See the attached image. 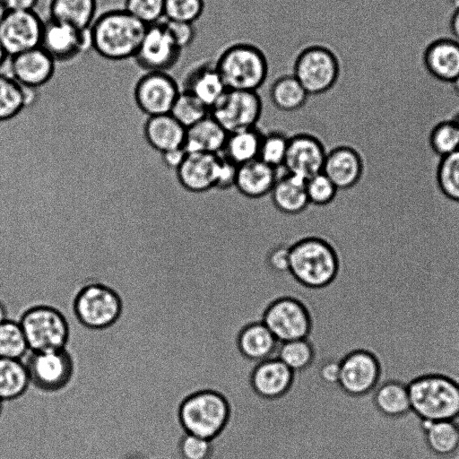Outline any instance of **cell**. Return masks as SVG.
<instances>
[{"label":"cell","instance_id":"obj_22","mask_svg":"<svg viewBox=\"0 0 459 459\" xmlns=\"http://www.w3.org/2000/svg\"><path fill=\"white\" fill-rule=\"evenodd\" d=\"M428 73L442 82H453L459 75V42L439 38L430 42L423 53Z\"/></svg>","mask_w":459,"mask_h":459},{"label":"cell","instance_id":"obj_19","mask_svg":"<svg viewBox=\"0 0 459 459\" xmlns=\"http://www.w3.org/2000/svg\"><path fill=\"white\" fill-rule=\"evenodd\" d=\"M322 172L338 190L356 186L364 173V161L359 152L350 145H338L326 152Z\"/></svg>","mask_w":459,"mask_h":459},{"label":"cell","instance_id":"obj_21","mask_svg":"<svg viewBox=\"0 0 459 459\" xmlns=\"http://www.w3.org/2000/svg\"><path fill=\"white\" fill-rule=\"evenodd\" d=\"M180 90L187 91L211 108L227 90L214 61L201 60L186 73Z\"/></svg>","mask_w":459,"mask_h":459},{"label":"cell","instance_id":"obj_56","mask_svg":"<svg viewBox=\"0 0 459 459\" xmlns=\"http://www.w3.org/2000/svg\"><path fill=\"white\" fill-rule=\"evenodd\" d=\"M123 459H145V458L140 455L133 454V455H126Z\"/></svg>","mask_w":459,"mask_h":459},{"label":"cell","instance_id":"obj_43","mask_svg":"<svg viewBox=\"0 0 459 459\" xmlns=\"http://www.w3.org/2000/svg\"><path fill=\"white\" fill-rule=\"evenodd\" d=\"M306 192L309 204L325 206L334 200L338 188L325 174L319 172L306 179Z\"/></svg>","mask_w":459,"mask_h":459},{"label":"cell","instance_id":"obj_40","mask_svg":"<svg viewBox=\"0 0 459 459\" xmlns=\"http://www.w3.org/2000/svg\"><path fill=\"white\" fill-rule=\"evenodd\" d=\"M429 143L440 158L459 149V132L453 119L442 120L430 130Z\"/></svg>","mask_w":459,"mask_h":459},{"label":"cell","instance_id":"obj_26","mask_svg":"<svg viewBox=\"0 0 459 459\" xmlns=\"http://www.w3.org/2000/svg\"><path fill=\"white\" fill-rule=\"evenodd\" d=\"M292 381V370L278 359L262 361L252 376L255 392L264 398H277L282 395Z\"/></svg>","mask_w":459,"mask_h":459},{"label":"cell","instance_id":"obj_3","mask_svg":"<svg viewBox=\"0 0 459 459\" xmlns=\"http://www.w3.org/2000/svg\"><path fill=\"white\" fill-rule=\"evenodd\" d=\"M215 66L230 90H257L265 82L269 65L263 50L250 42L226 46L214 60Z\"/></svg>","mask_w":459,"mask_h":459},{"label":"cell","instance_id":"obj_18","mask_svg":"<svg viewBox=\"0 0 459 459\" xmlns=\"http://www.w3.org/2000/svg\"><path fill=\"white\" fill-rule=\"evenodd\" d=\"M9 75L24 87L39 89L55 76L56 62L40 47L9 57Z\"/></svg>","mask_w":459,"mask_h":459},{"label":"cell","instance_id":"obj_47","mask_svg":"<svg viewBox=\"0 0 459 459\" xmlns=\"http://www.w3.org/2000/svg\"><path fill=\"white\" fill-rule=\"evenodd\" d=\"M264 268L275 274H285L290 269V246L278 245L265 255Z\"/></svg>","mask_w":459,"mask_h":459},{"label":"cell","instance_id":"obj_36","mask_svg":"<svg viewBox=\"0 0 459 459\" xmlns=\"http://www.w3.org/2000/svg\"><path fill=\"white\" fill-rule=\"evenodd\" d=\"M26 104V87L0 72V120L16 115Z\"/></svg>","mask_w":459,"mask_h":459},{"label":"cell","instance_id":"obj_38","mask_svg":"<svg viewBox=\"0 0 459 459\" xmlns=\"http://www.w3.org/2000/svg\"><path fill=\"white\" fill-rule=\"evenodd\" d=\"M169 114L185 128H188L210 115V108L193 94L180 91Z\"/></svg>","mask_w":459,"mask_h":459},{"label":"cell","instance_id":"obj_13","mask_svg":"<svg viewBox=\"0 0 459 459\" xmlns=\"http://www.w3.org/2000/svg\"><path fill=\"white\" fill-rule=\"evenodd\" d=\"M40 48L56 63L70 62L91 49L90 28L79 29L48 18L44 23Z\"/></svg>","mask_w":459,"mask_h":459},{"label":"cell","instance_id":"obj_20","mask_svg":"<svg viewBox=\"0 0 459 459\" xmlns=\"http://www.w3.org/2000/svg\"><path fill=\"white\" fill-rule=\"evenodd\" d=\"M219 154L204 152L186 153L177 169L181 186L192 195H200L214 189Z\"/></svg>","mask_w":459,"mask_h":459},{"label":"cell","instance_id":"obj_30","mask_svg":"<svg viewBox=\"0 0 459 459\" xmlns=\"http://www.w3.org/2000/svg\"><path fill=\"white\" fill-rule=\"evenodd\" d=\"M97 7V0H50L48 18L79 29H87L96 18Z\"/></svg>","mask_w":459,"mask_h":459},{"label":"cell","instance_id":"obj_15","mask_svg":"<svg viewBox=\"0 0 459 459\" xmlns=\"http://www.w3.org/2000/svg\"><path fill=\"white\" fill-rule=\"evenodd\" d=\"M379 377V364L368 352L362 351L352 352L340 363L341 387L351 395H365L372 403H374V392Z\"/></svg>","mask_w":459,"mask_h":459},{"label":"cell","instance_id":"obj_52","mask_svg":"<svg viewBox=\"0 0 459 459\" xmlns=\"http://www.w3.org/2000/svg\"><path fill=\"white\" fill-rule=\"evenodd\" d=\"M9 59V56L6 54L5 50L0 44V72L3 66L6 64L7 60Z\"/></svg>","mask_w":459,"mask_h":459},{"label":"cell","instance_id":"obj_41","mask_svg":"<svg viewBox=\"0 0 459 459\" xmlns=\"http://www.w3.org/2000/svg\"><path fill=\"white\" fill-rule=\"evenodd\" d=\"M289 137L281 131L271 130L263 134L258 159L280 169L283 167Z\"/></svg>","mask_w":459,"mask_h":459},{"label":"cell","instance_id":"obj_17","mask_svg":"<svg viewBox=\"0 0 459 459\" xmlns=\"http://www.w3.org/2000/svg\"><path fill=\"white\" fill-rule=\"evenodd\" d=\"M326 149L315 134L301 132L289 137L284 171L307 179L322 172Z\"/></svg>","mask_w":459,"mask_h":459},{"label":"cell","instance_id":"obj_1","mask_svg":"<svg viewBox=\"0 0 459 459\" xmlns=\"http://www.w3.org/2000/svg\"><path fill=\"white\" fill-rule=\"evenodd\" d=\"M146 29L124 8L106 11L90 27L91 49L109 61L134 58Z\"/></svg>","mask_w":459,"mask_h":459},{"label":"cell","instance_id":"obj_24","mask_svg":"<svg viewBox=\"0 0 459 459\" xmlns=\"http://www.w3.org/2000/svg\"><path fill=\"white\" fill-rule=\"evenodd\" d=\"M270 195L274 207L284 214H299L309 205L306 179L286 171L279 175Z\"/></svg>","mask_w":459,"mask_h":459},{"label":"cell","instance_id":"obj_11","mask_svg":"<svg viewBox=\"0 0 459 459\" xmlns=\"http://www.w3.org/2000/svg\"><path fill=\"white\" fill-rule=\"evenodd\" d=\"M180 91L169 72H145L133 85L136 103L151 117L169 114Z\"/></svg>","mask_w":459,"mask_h":459},{"label":"cell","instance_id":"obj_59","mask_svg":"<svg viewBox=\"0 0 459 459\" xmlns=\"http://www.w3.org/2000/svg\"><path fill=\"white\" fill-rule=\"evenodd\" d=\"M2 406H3V401L0 399V414H1V411H2Z\"/></svg>","mask_w":459,"mask_h":459},{"label":"cell","instance_id":"obj_2","mask_svg":"<svg viewBox=\"0 0 459 459\" xmlns=\"http://www.w3.org/2000/svg\"><path fill=\"white\" fill-rule=\"evenodd\" d=\"M342 265L335 247L321 237L307 236L290 246L289 273L304 286L328 285L336 278Z\"/></svg>","mask_w":459,"mask_h":459},{"label":"cell","instance_id":"obj_50","mask_svg":"<svg viewBox=\"0 0 459 459\" xmlns=\"http://www.w3.org/2000/svg\"><path fill=\"white\" fill-rule=\"evenodd\" d=\"M39 0H3L8 11L35 10Z\"/></svg>","mask_w":459,"mask_h":459},{"label":"cell","instance_id":"obj_23","mask_svg":"<svg viewBox=\"0 0 459 459\" xmlns=\"http://www.w3.org/2000/svg\"><path fill=\"white\" fill-rule=\"evenodd\" d=\"M279 175V169L255 159L238 166L234 187L247 198H262L271 193Z\"/></svg>","mask_w":459,"mask_h":459},{"label":"cell","instance_id":"obj_12","mask_svg":"<svg viewBox=\"0 0 459 459\" xmlns=\"http://www.w3.org/2000/svg\"><path fill=\"white\" fill-rule=\"evenodd\" d=\"M44 23L35 10L8 11L0 23V44L9 57L40 47Z\"/></svg>","mask_w":459,"mask_h":459},{"label":"cell","instance_id":"obj_44","mask_svg":"<svg viewBox=\"0 0 459 459\" xmlns=\"http://www.w3.org/2000/svg\"><path fill=\"white\" fill-rule=\"evenodd\" d=\"M124 9L146 26L164 19V0H125Z\"/></svg>","mask_w":459,"mask_h":459},{"label":"cell","instance_id":"obj_29","mask_svg":"<svg viewBox=\"0 0 459 459\" xmlns=\"http://www.w3.org/2000/svg\"><path fill=\"white\" fill-rule=\"evenodd\" d=\"M263 134L257 126L229 133L220 154L237 166L258 159Z\"/></svg>","mask_w":459,"mask_h":459},{"label":"cell","instance_id":"obj_8","mask_svg":"<svg viewBox=\"0 0 459 459\" xmlns=\"http://www.w3.org/2000/svg\"><path fill=\"white\" fill-rule=\"evenodd\" d=\"M122 303L112 289L102 284H90L77 294L74 313L87 328L104 329L112 325L120 316Z\"/></svg>","mask_w":459,"mask_h":459},{"label":"cell","instance_id":"obj_6","mask_svg":"<svg viewBox=\"0 0 459 459\" xmlns=\"http://www.w3.org/2000/svg\"><path fill=\"white\" fill-rule=\"evenodd\" d=\"M228 404L219 394L204 391L186 398L180 406L179 419L185 431L212 440L225 426Z\"/></svg>","mask_w":459,"mask_h":459},{"label":"cell","instance_id":"obj_53","mask_svg":"<svg viewBox=\"0 0 459 459\" xmlns=\"http://www.w3.org/2000/svg\"><path fill=\"white\" fill-rule=\"evenodd\" d=\"M8 10L6 9L3 0H0V23L2 22Z\"/></svg>","mask_w":459,"mask_h":459},{"label":"cell","instance_id":"obj_5","mask_svg":"<svg viewBox=\"0 0 459 459\" xmlns=\"http://www.w3.org/2000/svg\"><path fill=\"white\" fill-rule=\"evenodd\" d=\"M341 63L336 53L325 45L311 44L297 55L292 74L308 95L329 91L337 82Z\"/></svg>","mask_w":459,"mask_h":459},{"label":"cell","instance_id":"obj_35","mask_svg":"<svg viewBox=\"0 0 459 459\" xmlns=\"http://www.w3.org/2000/svg\"><path fill=\"white\" fill-rule=\"evenodd\" d=\"M436 178L437 186L445 197L459 203V149L440 158Z\"/></svg>","mask_w":459,"mask_h":459},{"label":"cell","instance_id":"obj_25","mask_svg":"<svg viewBox=\"0 0 459 459\" xmlns=\"http://www.w3.org/2000/svg\"><path fill=\"white\" fill-rule=\"evenodd\" d=\"M227 136L226 130L211 115H208L186 128L183 148L186 153L220 154Z\"/></svg>","mask_w":459,"mask_h":459},{"label":"cell","instance_id":"obj_28","mask_svg":"<svg viewBox=\"0 0 459 459\" xmlns=\"http://www.w3.org/2000/svg\"><path fill=\"white\" fill-rule=\"evenodd\" d=\"M239 349L248 359L261 363L275 359L278 341L264 323L246 327L239 336Z\"/></svg>","mask_w":459,"mask_h":459},{"label":"cell","instance_id":"obj_4","mask_svg":"<svg viewBox=\"0 0 459 459\" xmlns=\"http://www.w3.org/2000/svg\"><path fill=\"white\" fill-rule=\"evenodd\" d=\"M411 411L421 420H456L459 385L441 375H427L408 385Z\"/></svg>","mask_w":459,"mask_h":459},{"label":"cell","instance_id":"obj_9","mask_svg":"<svg viewBox=\"0 0 459 459\" xmlns=\"http://www.w3.org/2000/svg\"><path fill=\"white\" fill-rule=\"evenodd\" d=\"M263 101L257 91L227 89L210 108V115L226 130L235 131L257 126Z\"/></svg>","mask_w":459,"mask_h":459},{"label":"cell","instance_id":"obj_14","mask_svg":"<svg viewBox=\"0 0 459 459\" xmlns=\"http://www.w3.org/2000/svg\"><path fill=\"white\" fill-rule=\"evenodd\" d=\"M181 53L161 20L147 26L133 59L145 72H169L178 64Z\"/></svg>","mask_w":459,"mask_h":459},{"label":"cell","instance_id":"obj_57","mask_svg":"<svg viewBox=\"0 0 459 459\" xmlns=\"http://www.w3.org/2000/svg\"><path fill=\"white\" fill-rule=\"evenodd\" d=\"M449 2H450V4L452 5V7L455 10H458L459 9V0H449Z\"/></svg>","mask_w":459,"mask_h":459},{"label":"cell","instance_id":"obj_42","mask_svg":"<svg viewBox=\"0 0 459 459\" xmlns=\"http://www.w3.org/2000/svg\"><path fill=\"white\" fill-rule=\"evenodd\" d=\"M204 6V0H164V19L195 24Z\"/></svg>","mask_w":459,"mask_h":459},{"label":"cell","instance_id":"obj_16","mask_svg":"<svg viewBox=\"0 0 459 459\" xmlns=\"http://www.w3.org/2000/svg\"><path fill=\"white\" fill-rule=\"evenodd\" d=\"M263 323L279 342L305 339L309 331L305 307L292 299H281L271 305Z\"/></svg>","mask_w":459,"mask_h":459},{"label":"cell","instance_id":"obj_27","mask_svg":"<svg viewBox=\"0 0 459 459\" xmlns=\"http://www.w3.org/2000/svg\"><path fill=\"white\" fill-rule=\"evenodd\" d=\"M186 132V128L170 114L150 117L146 125L149 142L162 152L183 147Z\"/></svg>","mask_w":459,"mask_h":459},{"label":"cell","instance_id":"obj_45","mask_svg":"<svg viewBox=\"0 0 459 459\" xmlns=\"http://www.w3.org/2000/svg\"><path fill=\"white\" fill-rule=\"evenodd\" d=\"M212 452V441L192 434H185L175 459H208Z\"/></svg>","mask_w":459,"mask_h":459},{"label":"cell","instance_id":"obj_49","mask_svg":"<svg viewBox=\"0 0 459 459\" xmlns=\"http://www.w3.org/2000/svg\"><path fill=\"white\" fill-rule=\"evenodd\" d=\"M186 152L183 147L172 149L162 152L165 163L171 169H177L183 162Z\"/></svg>","mask_w":459,"mask_h":459},{"label":"cell","instance_id":"obj_33","mask_svg":"<svg viewBox=\"0 0 459 459\" xmlns=\"http://www.w3.org/2000/svg\"><path fill=\"white\" fill-rule=\"evenodd\" d=\"M426 441L437 455L447 456L459 451V427L455 420H422Z\"/></svg>","mask_w":459,"mask_h":459},{"label":"cell","instance_id":"obj_54","mask_svg":"<svg viewBox=\"0 0 459 459\" xmlns=\"http://www.w3.org/2000/svg\"><path fill=\"white\" fill-rule=\"evenodd\" d=\"M7 319V315L4 305L0 302V325Z\"/></svg>","mask_w":459,"mask_h":459},{"label":"cell","instance_id":"obj_58","mask_svg":"<svg viewBox=\"0 0 459 459\" xmlns=\"http://www.w3.org/2000/svg\"><path fill=\"white\" fill-rule=\"evenodd\" d=\"M452 119L455 121L456 127L458 129V132H459V112L456 113Z\"/></svg>","mask_w":459,"mask_h":459},{"label":"cell","instance_id":"obj_34","mask_svg":"<svg viewBox=\"0 0 459 459\" xmlns=\"http://www.w3.org/2000/svg\"><path fill=\"white\" fill-rule=\"evenodd\" d=\"M30 377L21 359L0 358V399L13 400L29 387Z\"/></svg>","mask_w":459,"mask_h":459},{"label":"cell","instance_id":"obj_31","mask_svg":"<svg viewBox=\"0 0 459 459\" xmlns=\"http://www.w3.org/2000/svg\"><path fill=\"white\" fill-rule=\"evenodd\" d=\"M374 403L378 411L391 418H399L411 412L407 385L387 381L379 385L374 392Z\"/></svg>","mask_w":459,"mask_h":459},{"label":"cell","instance_id":"obj_7","mask_svg":"<svg viewBox=\"0 0 459 459\" xmlns=\"http://www.w3.org/2000/svg\"><path fill=\"white\" fill-rule=\"evenodd\" d=\"M19 323L30 351L59 350L64 349L67 343L68 323L65 316L55 307H33L22 316Z\"/></svg>","mask_w":459,"mask_h":459},{"label":"cell","instance_id":"obj_39","mask_svg":"<svg viewBox=\"0 0 459 459\" xmlns=\"http://www.w3.org/2000/svg\"><path fill=\"white\" fill-rule=\"evenodd\" d=\"M275 359L283 362L292 372L299 371L311 363L313 351L305 339L290 342L278 341Z\"/></svg>","mask_w":459,"mask_h":459},{"label":"cell","instance_id":"obj_51","mask_svg":"<svg viewBox=\"0 0 459 459\" xmlns=\"http://www.w3.org/2000/svg\"><path fill=\"white\" fill-rule=\"evenodd\" d=\"M450 30L454 36V39L459 42V9L455 10L451 17Z\"/></svg>","mask_w":459,"mask_h":459},{"label":"cell","instance_id":"obj_37","mask_svg":"<svg viewBox=\"0 0 459 459\" xmlns=\"http://www.w3.org/2000/svg\"><path fill=\"white\" fill-rule=\"evenodd\" d=\"M29 346L19 322L6 319L0 325V358L22 359Z\"/></svg>","mask_w":459,"mask_h":459},{"label":"cell","instance_id":"obj_10","mask_svg":"<svg viewBox=\"0 0 459 459\" xmlns=\"http://www.w3.org/2000/svg\"><path fill=\"white\" fill-rule=\"evenodd\" d=\"M21 360L28 371L30 384L41 391L54 392L63 388L73 375V360L65 348L41 351L29 350Z\"/></svg>","mask_w":459,"mask_h":459},{"label":"cell","instance_id":"obj_32","mask_svg":"<svg viewBox=\"0 0 459 459\" xmlns=\"http://www.w3.org/2000/svg\"><path fill=\"white\" fill-rule=\"evenodd\" d=\"M308 96L292 74L276 78L269 90V98L273 105L285 112L300 109L306 104Z\"/></svg>","mask_w":459,"mask_h":459},{"label":"cell","instance_id":"obj_46","mask_svg":"<svg viewBox=\"0 0 459 459\" xmlns=\"http://www.w3.org/2000/svg\"><path fill=\"white\" fill-rule=\"evenodd\" d=\"M163 24L176 46L183 50L188 48L196 37L194 23L162 20Z\"/></svg>","mask_w":459,"mask_h":459},{"label":"cell","instance_id":"obj_48","mask_svg":"<svg viewBox=\"0 0 459 459\" xmlns=\"http://www.w3.org/2000/svg\"><path fill=\"white\" fill-rule=\"evenodd\" d=\"M214 189L229 190L235 186L238 166L219 154Z\"/></svg>","mask_w":459,"mask_h":459},{"label":"cell","instance_id":"obj_55","mask_svg":"<svg viewBox=\"0 0 459 459\" xmlns=\"http://www.w3.org/2000/svg\"><path fill=\"white\" fill-rule=\"evenodd\" d=\"M454 86V90L455 93L459 96V75L456 77V79L452 82Z\"/></svg>","mask_w":459,"mask_h":459}]
</instances>
